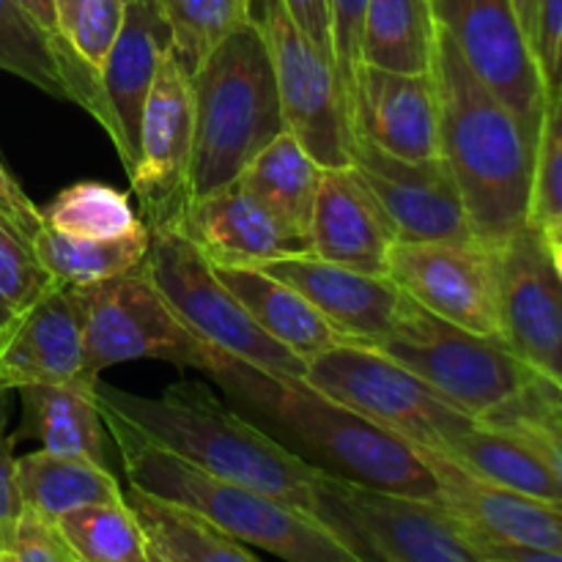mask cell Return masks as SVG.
Wrapping results in <instances>:
<instances>
[{
	"mask_svg": "<svg viewBox=\"0 0 562 562\" xmlns=\"http://www.w3.org/2000/svg\"><path fill=\"white\" fill-rule=\"evenodd\" d=\"M302 379L417 450L445 453L459 434L477 423V417L445 401L409 368L360 340H346L307 357Z\"/></svg>",
	"mask_w": 562,
	"mask_h": 562,
	"instance_id": "ba28073f",
	"label": "cell"
},
{
	"mask_svg": "<svg viewBox=\"0 0 562 562\" xmlns=\"http://www.w3.org/2000/svg\"><path fill=\"white\" fill-rule=\"evenodd\" d=\"M445 456L483 481L530 494L560 508V488L547 459L530 439L510 428L477 420L448 445Z\"/></svg>",
	"mask_w": 562,
	"mask_h": 562,
	"instance_id": "83f0119b",
	"label": "cell"
},
{
	"mask_svg": "<svg viewBox=\"0 0 562 562\" xmlns=\"http://www.w3.org/2000/svg\"><path fill=\"white\" fill-rule=\"evenodd\" d=\"M195 108L192 198L239 179L285 126L267 38L256 20L228 33L190 75Z\"/></svg>",
	"mask_w": 562,
	"mask_h": 562,
	"instance_id": "5b68a950",
	"label": "cell"
},
{
	"mask_svg": "<svg viewBox=\"0 0 562 562\" xmlns=\"http://www.w3.org/2000/svg\"><path fill=\"white\" fill-rule=\"evenodd\" d=\"M16 3L22 5V9L27 11V16H31L33 22H36L38 27H42L44 33H47L49 38H53L55 44H60L64 49H69L64 44V38H60V31H58V20H55V0H16ZM71 53V49H69ZM75 55V53H71Z\"/></svg>",
	"mask_w": 562,
	"mask_h": 562,
	"instance_id": "bcb514c9",
	"label": "cell"
},
{
	"mask_svg": "<svg viewBox=\"0 0 562 562\" xmlns=\"http://www.w3.org/2000/svg\"><path fill=\"white\" fill-rule=\"evenodd\" d=\"M97 382L86 373L82 318L71 289L53 283L0 324V390Z\"/></svg>",
	"mask_w": 562,
	"mask_h": 562,
	"instance_id": "ac0fdd59",
	"label": "cell"
},
{
	"mask_svg": "<svg viewBox=\"0 0 562 562\" xmlns=\"http://www.w3.org/2000/svg\"><path fill=\"white\" fill-rule=\"evenodd\" d=\"M42 223L71 239H119L143 228L130 195L104 181H75L64 187L42 206Z\"/></svg>",
	"mask_w": 562,
	"mask_h": 562,
	"instance_id": "d6a6232c",
	"label": "cell"
},
{
	"mask_svg": "<svg viewBox=\"0 0 562 562\" xmlns=\"http://www.w3.org/2000/svg\"><path fill=\"white\" fill-rule=\"evenodd\" d=\"M126 0H55V20L66 47L99 71L124 16Z\"/></svg>",
	"mask_w": 562,
	"mask_h": 562,
	"instance_id": "74e56055",
	"label": "cell"
},
{
	"mask_svg": "<svg viewBox=\"0 0 562 562\" xmlns=\"http://www.w3.org/2000/svg\"><path fill=\"white\" fill-rule=\"evenodd\" d=\"M0 69L49 97L80 104L108 132L110 119L99 71L55 44L16 0H0Z\"/></svg>",
	"mask_w": 562,
	"mask_h": 562,
	"instance_id": "cb8c5ba5",
	"label": "cell"
},
{
	"mask_svg": "<svg viewBox=\"0 0 562 562\" xmlns=\"http://www.w3.org/2000/svg\"><path fill=\"white\" fill-rule=\"evenodd\" d=\"M393 245V228L357 170L351 165L324 168L313 203L307 250L360 272L387 274Z\"/></svg>",
	"mask_w": 562,
	"mask_h": 562,
	"instance_id": "7402d4cb",
	"label": "cell"
},
{
	"mask_svg": "<svg viewBox=\"0 0 562 562\" xmlns=\"http://www.w3.org/2000/svg\"><path fill=\"white\" fill-rule=\"evenodd\" d=\"M0 562H75L64 543L58 521L42 510L22 505L0 541Z\"/></svg>",
	"mask_w": 562,
	"mask_h": 562,
	"instance_id": "ab89813d",
	"label": "cell"
},
{
	"mask_svg": "<svg viewBox=\"0 0 562 562\" xmlns=\"http://www.w3.org/2000/svg\"><path fill=\"white\" fill-rule=\"evenodd\" d=\"M170 47V27L154 0H126L119 33L99 66L108 137L126 170L135 162L140 115L157 77L159 58Z\"/></svg>",
	"mask_w": 562,
	"mask_h": 562,
	"instance_id": "44dd1931",
	"label": "cell"
},
{
	"mask_svg": "<svg viewBox=\"0 0 562 562\" xmlns=\"http://www.w3.org/2000/svg\"><path fill=\"white\" fill-rule=\"evenodd\" d=\"M126 505L140 525L148 562H256L258 554L187 505L126 486Z\"/></svg>",
	"mask_w": 562,
	"mask_h": 562,
	"instance_id": "484cf974",
	"label": "cell"
},
{
	"mask_svg": "<svg viewBox=\"0 0 562 562\" xmlns=\"http://www.w3.org/2000/svg\"><path fill=\"white\" fill-rule=\"evenodd\" d=\"M439 31L459 47L477 80L505 102L536 148L547 108L538 55L510 0H431Z\"/></svg>",
	"mask_w": 562,
	"mask_h": 562,
	"instance_id": "4fadbf2b",
	"label": "cell"
},
{
	"mask_svg": "<svg viewBox=\"0 0 562 562\" xmlns=\"http://www.w3.org/2000/svg\"><path fill=\"white\" fill-rule=\"evenodd\" d=\"M516 9V16H519L521 27H525L527 38L532 42V49H536V16H538V0H510Z\"/></svg>",
	"mask_w": 562,
	"mask_h": 562,
	"instance_id": "c3c4849f",
	"label": "cell"
},
{
	"mask_svg": "<svg viewBox=\"0 0 562 562\" xmlns=\"http://www.w3.org/2000/svg\"><path fill=\"white\" fill-rule=\"evenodd\" d=\"M148 234L143 272L198 340L278 376H305V360L258 327L214 263L179 228Z\"/></svg>",
	"mask_w": 562,
	"mask_h": 562,
	"instance_id": "9c48e42d",
	"label": "cell"
},
{
	"mask_svg": "<svg viewBox=\"0 0 562 562\" xmlns=\"http://www.w3.org/2000/svg\"><path fill=\"white\" fill-rule=\"evenodd\" d=\"M371 346L477 420L514 404L538 379L503 338L459 327L406 294L393 327Z\"/></svg>",
	"mask_w": 562,
	"mask_h": 562,
	"instance_id": "52a82bcc",
	"label": "cell"
},
{
	"mask_svg": "<svg viewBox=\"0 0 562 562\" xmlns=\"http://www.w3.org/2000/svg\"><path fill=\"white\" fill-rule=\"evenodd\" d=\"M192 148L195 108L190 71L168 47L159 58L137 132L135 162L130 173L137 217L148 231L176 228L192 201Z\"/></svg>",
	"mask_w": 562,
	"mask_h": 562,
	"instance_id": "7c38bea8",
	"label": "cell"
},
{
	"mask_svg": "<svg viewBox=\"0 0 562 562\" xmlns=\"http://www.w3.org/2000/svg\"><path fill=\"white\" fill-rule=\"evenodd\" d=\"M351 137H366L393 157H442V99L434 71L404 75L360 64L349 102Z\"/></svg>",
	"mask_w": 562,
	"mask_h": 562,
	"instance_id": "e0dca14e",
	"label": "cell"
},
{
	"mask_svg": "<svg viewBox=\"0 0 562 562\" xmlns=\"http://www.w3.org/2000/svg\"><path fill=\"white\" fill-rule=\"evenodd\" d=\"M322 170L307 148L285 130L247 162L236 181L307 245Z\"/></svg>",
	"mask_w": 562,
	"mask_h": 562,
	"instance_id": "f1b7e54d",
	"label": "cell"
},
{
	"mask_svg": "<svg viewBox=\"0 0 562 562\" xmlns=\"http://www.w3.org/2000/svg\"><path fill=\"white\" fill-rule=\"evenodd\" d=\"M536 55L547 91L562 86V0H538Z\"/></svg>",
	"mask_w": 562,
	"mask_h": 562,
	"instance_id": "b9f144b4",
	"label": "cell"
},
{
	"mask_svg": "<svg viewBox=\"0 0 562 562\" xmlns=\"http://www.w3.org/2000/svg\"><path fill=\"white\" fill-rule=\"evenodd\" d=\"M201 371L236 412L324 475L384 492L437 497V477L420 450L349 406L291 379L206 346Z\"/></svg>",
	"mask_w": 562,
	"mask_h": 562,
	"instance_id": "6da1fadb",
	"label": "cell"
},
{
	"mask_svg": "<svg viewBox=\"0 0 562 562\" xmlns=\"http://www.w3.org/2000/svg\"><path fill=\"white\" fill-rule=\"evenodd\" d=\"M0 214L27 239H33V234L42 225V209L22 192L14 176L3 168V162H0Z\"/></svg>",
	"mask_w": 562,
	"mask_h": 562,
	"instance_id": "7bdbcfd3",
	"label": "cell"
},
{
	"mask_svg": "<svg viewBox=\"0 0 562 562\" xmlns=\"http://www.w3.org/2000/svg\"><path fill=\"white\" fill-rule=\"evenodd\" d=\"M148 236L151 234L143 225L135 234L119 236V239H71L42 223L31 241L53 283L80 289V285L102 283V280L119 278L140 267L148 250Z\"/></svg>",
	"mask_w": 562,
	"mask_h": 562,
	"instance_id": "1f68e13d",
	"label": "cell"
},
{
	"mask_svg": "<svg viewBox=\"0 0 562 562\" xmlns=\"http://www.w3.org/2000/svg\"><path fill=\"white\" fill-rule=\"evenodd\" d=\"M483 420L521 434V437H527L538 450H541L549 470H552L554 481H558L560 510H562V393L560 390L549 387L547 382L536 379L532 387L527 390L525 395H519L514 404L503 406V409L483 417Z\"/></svg>",
	"mask_w": 562,
	"mask_h": 562,
	"instance_id": "d590c367",
	"label": "cell"
},
{
	"mask_svg": "<svg viewBox=\"0 0 562 562\" xmlns=\"http://www.w3.org/2000/svg\"><path fill=\"white\" fill-rule=\"evenodd\" d=\"M49 285L53 278L38 261L33 241L0 214V311L9 316L22 311Z\"/></svg>",
	"mask_w": 562,
	"mask_h": 562,
	"instance_id": "f35d334b",
	"label": "cell"
},
{
	"mask_svg": "<svg viewBox=\"0 0 562 562\" xmlns=\"http://www.w3.org/2000/svg\"><path fill=\"white\" fill-rule=\"evenodd\" d=\"M349 165L357 170L393 228L395 241H470L475 239L464 198L445 157H393L366 137H351Z\"/></svg>",
	"mask_w": 562,
	"mask_h": 562,
	"instance_id": "9a60e30c",
	"label": "cell"
},
{
	"mask_svg": "<svg viewBox=\"0 0 562 562\" xmlns=\"http://www.w3.org/2000/svg\"><path fill=\"white\" fill-rule=\"evenodd\" d=\"M434 75L442 99V157L464 198L472 236L499 250L530 225L536 148L445 31L437 36Z\"/></svg>",
	"mask_w": 562,
	"mask_h": 562,
	"instance_id": "3957f363",
	"label": "cell"
},
{
	"mask_svg": "<svg viewBox=\"0 0 562 562\" xmlns=\"http://www.w3.org/2000/svg\"><path fill=\"white\" fill-rule=\"evenodd\" d=\"M97 384H25L20 387V437L36 439L38 448L66 456H86L104 464L102 409L93 395Z\"/></svg>",
	"mask_w": 562,
	"mask_h": 562,
	"instance_id": "4316f807",
	"label": "cell"
},
{
	"mask_svg": "<svg viewBox=\"0 0 562 562\" xmlns=\"http://www.w3.org/2000/svg\"><path fill=\"white\" fill-rule=\"evenodd\" d=\"M16 486L22 503L42 510L49 519H58L82 505L124 499V488L102 461L44 448L16 459Z\"/></svg>",
	"mask_w": 562,
	"mask_h": 562,
	"instance_id": "f546056e",
	"label": "cell"
},
{
	"mask_svg": "<svg viewBox=\"0 0 562 562\" xmlns=\"http://www.w3.org/2000/svg\"><path fill=\"white\" fill-rule=\"evenodd\" d=\"M176 228L212 263L256 267L267 258L307 250L305 241L285 228L239 181L192 198Z\"/></svg>",
	"mask_w": 562,
	"mask_h": 562,
	"instance_id": "603a6c76",
	"label": "cell"
},
{
	"mask_svg": "<svg viewBox=\"0 0 562 562\" xmlns=\"http://www.w3.org/2000/svg\"><path fill=\"white\" fill-rule=\"evenodd\" d=\"M252 20L267 38L289 132L322 168H346L351 124L333 60L291 20L283 0H256Z\"/></svg>",
	"mask_w": 562,
	"mask_h": 562,
	"instance_id": "8fae6325",
	"label": "cell"
},
{
	"mask_svg": "<svg viewBox=\"0 0 562 562\" xmlns=\"http://www.w3.org/2000/svg\"><path fill=\"white\" fill-rule=\"evenodd\" d=\"M368 0H329V20H333V66L338 75L340 93L349 110L355 75L360 66V27ZM351 124V121H349Z\"/></svg>",
	"mask_w": 562,
	"mask_h": 562,
	"instance_id": "60d3db41",
	"label": "cell"
},
{
	"mask_svg": "<svg viewBox=\"0 0 562 562\" xmlns=\"http://www.w3.org/2000/svg\"><path fill=\"white\" fill-rule=\"evenodd\" d=\"M420 453L437 477V499H442L475 532L481 558L488 543H510V547H532L562 554V510L558 505L483 481L437 450H420Z\"/></svg>",
	"mask_w": 562,
	"mask_h": 562,
	"instance_id": "d6986e66",
	"label": "cell"
},
{
	"mask_svg": "<svg viewBox=\"0 0 562 562\" xmlns=\"http://www.w3.org/2000/svg\"><path fill=\"white\" fill-rule=\"evenodd\" d=\"M55 521L75 562H148L140 525L126 497L82 505Z\"/></svg>",
	"mask_w": 562,
	"mask_h": 562,
	"instance_id": "836d02e7",
	"label": "cell"
},
{
	"mask_svg": "<svg viewBox=\"0 0 562 562\" xmlns=\"http://www.w3.org/2000/svg\"><path fill=\"white\" fill-rule=\"evenodd\" d=\"M5 318H9V313H5V311H0V324H3Z\"/></svg>",
	"mask_w": 562,
	"mask_h": 562,
	"instance_id": "681fc988",
	"label": "cell"
},
{
	"mask_svg": "<svg viewBox=\"0 0 562 562\" xmlns=\"http://www.w3.org/2000/svg\"><path fill=\"white\" fill-rule=\"evenodd\" d=\"M313 516L355 562H483L475 532L437 497L384 492L318 472Z\"/></svg>",
	"mask_w": 562,
	"mask_h": 562,
	"instance_id": "8992f818",
	"label": "cell"
},
{
	"mask_svg": "<svg viewBox=\"0 0 562 562\" xmlns=\"http://www.w3.org/2000/svg\"><path fill=\"white\" fill-rule=\"evenodd\" d=\"M82 318V360L91 379L135 360H162L201 371L206 346L176 318L143 267L71 289Z\"/></svg>",
	"mask_w": 562,
	"mask_h": 562,
	"instance_id": "30bf717a",
	"label": "cell"
},
{
	"mask_svg": "<svg viewBox=\"0 0 562 562\" xmlns=\"http://www.w3.org/2000/svg\"><path fill=\"white\" fill-rule=\"evenodd\" d=\"M22 505L25 503H22L20 486H16L14 439L5 437L3 426H0V541L22 510Z\"/></svg>",
	"mask_w": 562,
	"mask_h": 562,
	"instance_id": "f6af8a7d",
	"label": "cell"
},
{
	"mask_svg": "<svg viewBox=\"0 0 562 562\" xmlns=\"http://www.w3.org/2000/svg\"><path fill=\"white\" fill-rule=\"evenodd\" d=\"M170 27V47L184 69L195 71L234 27L252 16L256 0H154Z\"/></svg>",
	"mask_w": 562,
	"mask_h": 562,
	"instance_id": "e575fe53",
	"label": "cell"
},
{
	"mask_svg": "<svg viewBox=\"0 0 562 562\" xmlns=\"http://www.w3.org/2000/svg\"><path fill=\"white\" fill-rule=\"evenodd\" d=\"M93 395L102 417L124 423L137 437L212 475L245 483L313 514L318 470L274 442L203 382L181 379L159 395L124 393L97 382Z\"/></svg>",
	"mask_w": 562,
	"mask_h": 562,
	"instance_id": "7a4b0ae2",
	"label": "cell"
},
{
	"mask_svg": "<svg viewBox=\"0 0 562 562\" xmlns=\"http://www.w3.org/2000/svg\"><path fill=\"white\" fill-rule=\"evenodd\" d=\"M387 278L426 311L503 338L499 318V250L470 241H395Z\"/></svg>",
	"mask_w": 562,
	"mask_h": 562,
	"instance_id": "5bb4252c",
	"label": "cell"
},
{
	"mask_svg": "<svg viewBox=\"0 0 562 562\" xmlns=\"http://www.w3.org/2000/svg\"><path fill=\"white\" fill-rule=\"evenodd\" d=\"M437 36L431 0H368L360 27V64L404 75L434 71Z\"/></svg>",
	"mask_w": 562,
	"mask_h": 562,
	"instance_id": "4dcf8cb0",
	"label": "cell"
},
{
	"mask_svg": "<svg viewBox=\"0 0 562 562\" xmlns=\"http://www.w3.org/2000/svg\"><path fill=\"white\" fill-rule=\"evenodd\" d=\"M549 220H562V86L547 93L532 154L530 228Z\"/></svg>",
	"mask_w": 562,
	"mask_h": 562,
	"instance_id": "8d00e7d4",
	"label": "cell"
},
{
	"mask_svg": "<svg viewBox=\"0 0 562 562\" xmlns=\"http://www.w3.org/2000/svg\"><path fill=\"white\" fill-rule=\"evenodd\" d=\"M220 278L239 296L258 327L267 329L274 340L289 346L302 360L324 349L346 344V335L327 322L294 285L261 267H241V263H214Z\"/></svg>",
	"mask_w": 562,
	"mask_h": 562,
	"instance_id": "d4e9b609",
	"label": "cell"
},
{
	"mask_svg": "<svg viewBox=\"0 0 562 562\" xmlns=\"http://www.w3.org/2000/svg\"><path fill=\"white\" fill-rule=\"evenodd\" d=\"M291 20L305 31V36L333 60V20L329 0H283Z\"/></svg>",
	"mask_w": 562,
	"mask_h": 562,
	"instance_id": "ee69618b",
	"label": "cell"
},
{
	"mask_svg": "<svg viewBox=\"0 0 562 562\" xmlns=\"http://www.w3.org/2000/svg\"><path fill=\"white\" fill-rule=\"evenodd\" d=\"M499 318L514 355L562 393V280L530 225L499 247Z\"/></svg>",
	"mask_w": 562,
	"mask_h": 562,
	"instance_id": "2e32d148",
	"label": "cell"
},
{
	"mask_svg": "<svg viewBox=\"0 0 562 562\" xmlns=\"http://www.w3.org/2000/svg\"><path fill=\"white\" fill-rule=\"evenodd\" d=\"M263 272L294 285L349 340L373 344L398 318L404 291L387 274H368L313 256L311 250L267 258Z\"/></svg>",
	"mask_w": 562,
	"mask_h": 562,
	"instance_id": "ffe728a7",
	"label": "cell"
},
{
	"mask_svg": "<svg viewBox=\"0 0 562 562\" xmlns=\"http://www.w3.org/2000/svg\"><path fill=\"white\" fill-rule=\"evenodd\" d=\"M538 236L543 241V250H547L549 261H552L554 272L562 280V220H549V223L538 225Z\"/></svg>",
	"mask_w": 562,
	"mask_h": 562,
	"instance_id": "7dc6e473",
	"label": "cell"
},
{
	"mask_svg": "<svg viewBox=\"0 0 562 562\" xmlns=\"http://www.w3.org/2000/svg\"><path fill=\"white\" fill-rule=\"evenodd\" d=\"M121 453L126 481L148 494L187 505L245 547L285 562H355L349 549L313 514L245 483L212 475L104 417Z\"/></svg>",
	"mask_w": 562,
	"mask_h": 562,
	"instance_id": "277c9868",
	"label": "cell"
}]
</instances>
